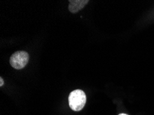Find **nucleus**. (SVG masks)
I'll list each match as a JSON object with an SVG mask.
<instances>
[{"mask_svg":"<svg viewBox=\"0 0 154 115\" xmlns=\"http://www.w3.org/2000/svg\"><path fill=\"white\" fill-rule=\"evenodd\" d=\"M86 102L85 92L82 90H75L69 96V107L73 111L79 112L82 110Z\"/></svg>","mask_w":154,"mask_h":115,"instance_id":"obj_1","label":"nucleus"},{"mask_svg":"<svg viewBox=\"0 0 154 115\" xmlns=\"http://www.w3.org/2000/svg\"><path fill=\"white\" fill-rule=\"evenodd\" d=\"M29 60V55L25 51H17L13 53L10 58L11 66L17 70H21L27 65Z\"/></svg>","mask_w":154,"mask_h":115,"instance_id":"obj_2","label":"nucleus"},{"mask_svg":"<svg viewBox=\"0 0 154 115\" xmlns=\"http://www.w3.org/2000/svg\"><path fill=\"white\" fill-rule=\"evenodd\" d=\"M88 2V0H71L69 1V10L72 13H75L82 10Z\"/></svg>","mask_w":154,"mask_h":115,"instance_id":"obj_3","label":"nucleus"},{"mask_svg":"<svg viewBox=\"0 0 154 115\" xmlns=\"http://www.w3.org/2000/svg\"><path fill=\"white\" fill-rule=\"evenodd\" d=\"M4 79L2 78V77H0V86L2 87L4 86Z\"/></svg>","mask_w":154,"mask_h":115,"instance_id":"obj_4","label":"nucleus"},{"mask_svg":"<svg viewBox=\"0 0 154 115\" xmlns=\"http://www.w3.org/2000/svg\"><path fill=\"white\" fill-rule=\"evenodd\" d=\"M119 115H128V114H119Z\"/></svg>","mask_w":154,"mask_h":115,"instance_id":"obj_5","label":"nucleus"}]
</instances>
